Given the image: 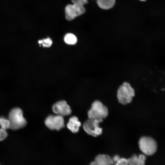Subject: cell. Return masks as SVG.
<instances>
[{
  "label": "cell",
  "mask_w": 165,
  "mask_h": 165,
  "mask_svg": "<svg viewBox=\"0 0 165 165\" xmlns=\"http://www.w3.org/2000/svg\"><path fill=\"white\" fill-rule=\"evenodd\" d=\"M134 95V89L128 82H123L122 85L119 86L117 90V97L118 101L119 103L123 105H126L130 103Z\"/></svg>",
  "instance_id": "1"
},
{
  "label": "cell",
  "mask_w": 165,
  "mask_h": 165,
  "mask_svg": "<svg viewBox=\"0 0 165 165\" xmlns=\"http://www.w3.org/2000/svg\"><path fill=\"white\" fill-rule=\"evenodd\" d=\"M139 148L143 154L151 156L154 154L157 149V144L152 138L148 136H143L139 140Z\"/></svg>",
  "instance_id": "2"
},
{
  "label": "cell",
  "mask_w": 165,
  "mask_h": 165,
  "mask_svg": "<svg viewBox=\"0 0 165 165\" xmlns=\"http://www.w3.org/2000/svg\"><path fill=\"white\" fill-rule=\"evenodd\" d=\"M10 127L13 130H18L24 127L27 121L23 116L22 110L19 108H15L10 112L8 116Z\"/></svg>",
  "instance_id": "3"
},
{
  "label": "cell",
  "mask_w": 165,
  "mask_h": 165,
  "mask_svg": "<svg viewBox=\"0 0 165 165\" xmlns=\"http://www.w3.org/2000/svg\"><path fill=\"white\" fill-rule=\"evenodd\" d=\"M108 112L107 108L100 101L96 100L92 104L87 114L89 118L103 119L108 116Z\"/></svg>",
  "instance_id": "4"
},
{
  "label": "cell",
  "mask_w": 165,
  "mask_h": 165,
  "mask_svg": "<svg viewBox=\"0 0 165 165\" xmlns=\"http://www.w3.org/2000/svg\"><path fill=\"white\" fill-rule=\"evenodd\" d=\"M103 121V119L89 118L84 123L83 128L89 135L96 137L102 132V129L99 127V123Z\"/></svg>",
  "instance_id": "5"
},
{
  "label": "cell",
  "mask_w": 165,
  "mask_h": 165,
  "mask_svg": "<svg viewBox=\"0 0 165 165\" xmlns=\"http://www.w3.org/2000/svg\"><path fill=\"white\" fill-rule=\"evenodd\" d=\"M45 123L46 126L51 130H58L64 127V120L63 116L50 115L46 119Z\"/></svg>",
  "instance_id": "6"
},
{
  "label": "cell",
  "mask_w": 165,
  "mask_h": 165,
  "mask_svg": "<svg viewBox=\"0 0 165 165\" xmlns=\"http://www.w3.org/2000/svg\"><path fill=\"white\" fill-rule=\"evenodd\" d=\"M53 112L62 116L69 115L72 113L69 106L64 100L58 101L54 103L52 107Z\"/></svg>",
  "instance_id": "7"
},
{
  "label": "cell",
  "mask_w": 165,
  "mask_h": 165,
  "mask_svg": "<svg viewBox=\"0 0 165 165\" xmlns=\"http://www.w3.org/2000/svg\"><path fill=\"white\" fill-rule=\"evenodd\" d=\"M146 156L144 154L133 155L127 159L128 165H145Z\"/></svg>",
  "instance_id": "8"
},
{
  "label": "cell",
  "mask_w": 165,
  "mask_h": 165,
  "mask_svg": "<svg viewBox=\"0 0 165 165\" xmlns=\"http://www.w3.org/2000/svg\"><path fill=\"white\" fill-rule=\"evenodd\" d=\"M81 125V123L79 121L78 118L73 116L69 118L67 127L72 132L75 133L78 132Z\"/></svg>",
  "instance_id": "9"
},
{
  "label": "cell",
  "mask_w": 165,
  "mask_h": 165,
  "mask_svg": "<svg viewBox=\"0 0 165 165\" xmlns=\"http://www.w3.org/2000/svg\"><path fill=\"white\" fill-rule=\"evenodd\" d=\"M95 160L99 165H113L115 164L112 157L107 154H101L97 155L95 158Z\"/></svg>",
  "instance_id": "10"
},
{
  "label": "cell",
  "mask_w": 165,
  "mask_h": 165,
  "mask_svg": "<svg viewBox=\"0 0 165 165\" xmlns=\"http://www.w3.org/2000/svg\"><path fill=\"white\" fill-rule=\"evenodd\" d=\"M65 18L68 21L72 20L78 16L73 4H69L65 6Z\"/></svg>",
  "instance_id": "11"
},
{
  "label": "cell",
  "mask_w": 165,
  "mask_h": 165,
  "mask_svg": "<svg viewBox=\"0 0 165 165\" xmlns=\"http://www.w3.org/2000/svg\"><path fill=\"white\" fill-rule=\"evenodd\" d=\"M115 1L116 0H97V3L101 9H108L114 6Z\"/></svg>",
  "instance_id": "12"
},
{
  "label": "cell",
  "mask_w": 165,
  "mask_h": 165,
  "mask_svg": "<svg viewBox=\"0 0 165 165\" xmlns=\"http://www.w3.org/2000/svg\"><path fill=\"white\" fill-rule=\"evenodd\" d=\"M64 39L65 43L70 45L76 44L77 40L75 35L70 33L66 34L64 36Z\"/></svg>",
  "instance_id": "13"
},
{
  "label": "cell",
  "mask_w": 165,
  "mask_h": 165,
  "mask_svg": "<svg viewBox=\"0 0 165 165\" xmlns=\"http://www.w3.org/2000/svg\"><path fill=\"white\" fill-rule=\"evenodd\" d=\"M73 5L75 9L78 16L85 13L86 9L84 5L78 4H73Z\"/></svg>",
  "instance_id": "14"
},
{
  "label": "cell",
  "mask_w": 165,
  "mask_h": 165,
  "mask_svg": "<svg viewBox=\"0 0 165 165\" xmlns=\"http://www.w3.org/2000/svg\"><path fill=\"white\" fill-rule=\"evenodd\" d=\"M38 43L44 47L48 48L52 46L53 41L50 38H47L40 40L38 41Z\"/></svg>",
  "instance_id": "15"
},
{
  "label": "cell",
  "mask_w": 165,
  "mask_h": 165,
  "mask_svg": "<svg viewBox=\"0 0 165 165\" xmlns=\"http://www.w3.org/2000/svg\"><path fill=\"white\" fill-rule=\"evenodd\" d=\"M0 126L1 128L6 130L10 127V123L8 119L0 117Z\"/></svg>",
  "instance_id": "16"
},
{
  "label": "cell",
  "mask_w": 165,
  "mask_h": 165,
  "mask_svg": "<svg viewBox=\"0 0 165 165\" xmlns=\"http://www.w3.org/2000/svg\"><path fill=\"white\" fill-rule=\"evenodd\" d=\"M115 165H128V160L125 158H120L115 163Z\"/></svg>",
  "instance_id": "17"
},
{
  "label": "cell",
  "mask_w": 165,
  "mask_h": 165,
  "mask_svg": "<svg viewBox=\"0 0 165 165\" xmlns=\"http://www.w3.org/2000/svg\"><path fill=\"white\" fill-rule=\"evenodd\" d=\"M8 136V134L5 130L2 128H0V141H2L6 138Z\"/></svg>",
  "instance_id": "18"
},
{
  "label": "cell",
  "mask_w": 165,
  "mask_h": 165,
  "mask_svg": "<svg viewBox=\"0 0 165 165\" xmlns=\"http://www.w3.org/2000/svg\"><path fill=\"white\" fill-rule=\"evenodd\" d=\"M120 158L119 156L118 155H115L112 157V159L113 162H114L115 164V163L117 162L119 159Z\"/></svg>",
  "instance_id": "19"
},
{
  "label": "cell",
  "mask_w": 165,
  "mask_h": 165,
  "mask_svg": "<svg viewBox=\"0 0 165 165\" xmlns=\"http://www.w3.org/2000/svg\"><path fill=\"white\" fill-rule=\"evenodd\" d=\"M90 165H99V164L94 160L91 162Z\"/></svg>",
  "instance_id": "20"
},
{
  "label": "cell",
  "mask_w": 165,
  "mask_h": 165,
  "mask_svg": "<svg viewBox=\"0 0 165 165\" xmlns=\"http://www.w3.org/2000/svg\"><path fill=\"white\" fill-rule=\"evenodd\" d=\"M141 0L142 1H145V0Z\"/></svg>",
  "instance_id": "21"
}]
</instances>
